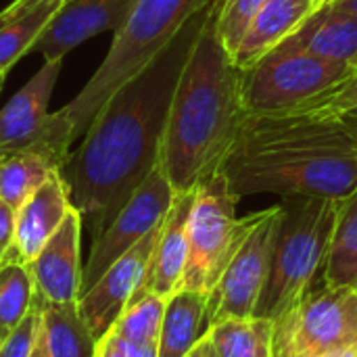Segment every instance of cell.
I'll return each mask as SVG.
<instances>
[{
	"instance_id": "1",
	"label": "cell",
	"mask_w": 357,
	"mask_h": 357,
	"mask_svg": "<svg viewBox=\"0 0 357 357\" xmlns=\"http://www.w3.org/2000/svg\"><path fill=\"white\" fill-rule=\"evenodd\" d=\"M209 8L113 92L88 126L82 146L63 163L71 203L90 226L92 241L159 165L172 98Z\"/></svg>"
},
{
	"instance_id": "2",
	"label": "cell",
	"mask_w": 357,
	"mask_h": 357,
	"mask_svg": "<svg viewBox=\"0 0 357 357\" xmlns=\"http://www.w3.org/2000/svg\"><path fill=\"white\" fill-rule=\"evenodd\" d=\"M222 172L238 199L343 201L357 190V136L337 113L247 115Z\"/></svg>"
},
{
	"instance_id": "3",
	"label": "cell",
	"mask_w": 357,
	"mask_h": 357,
	"mask_svg": "<svg viewBox=\"0 0 357 357\" xmlns=\"http://www.w3.org/2000/svg\"><path fill=\"white\" fill-rule=\"evenodd\" d=\"M215 0L178 79L161 144L159 165L176 195L192 192L222 172L241 126L243 71L220 40Z\"/></svg>"
},
{
	"instance_id": "4",
	"label": "cell",
	"mask_w": 357,
	"mask_h": 357,
	"mask_svg": "<svg viewBox=\"0 0 357 357\" xmlns=\"http://www.w3.org/2000/svg\"><path fill=\"white\" fill-rule=\"evenodd\" d=\"M215 0H136L126 21L115 29L107 56L86 82L82 92L48 115L44 142L61 163L71 144L86 134L102 105L128 79L140 73L184 27Z\"/></svg>"
},
{
	"instance_id": "5",
	"label": "cell",
	"mask_w": 357,
	"mask_h": 357,
	"mask_svg": "<svg viewBox=\"0 0 357 357\" xmlns=\"http://www.w3.org/2000/svg\"><path fill=\"white\" fill-rule=\"evenodd\" d=\"M339 205L316 197L280 201L272 266L255 316L278 320L322 278Z\"/></svg>"
},
{
	"instance_id": "6",
	"label": "cell",
	"mask_w": 357,
	"mask_h": 357,
	"mask_svg": "<svg viewBox=\"0 0 357 357\" xmlns=\"http://www.w3.org/2000/svg\"><path fill=\"white\" fill-rule=\"evenodd\" d=\"M238 201L224 172L195 188L188 215V257L180 289L207 297L215 291L247 230V215H236Z\"/></svg>"
},
{
	"instance_id": "7",
	"label": "cell",
	"mask_w": 357,
	"mask_h": 357,
	"mask_svg": "<svg viewBox=\"0 0 357 357\" xmlns=\"http://www.w3.org/2000/svg\"><path fill=\"white\" fill-rule=\"evenodd\" d=\"M356 65L307 52L272 50L249 69H241L247 115L297 111L345 82Z\"/></svg>"
},
{
	"instance_id": "8",
	"label": "cell",
	"mask_w": 357,
	"mask_h": 357,
	"mask_svg": "<svg viewBox=\"0 0 357 357\" xmlns=\"http://www.w3.org/2000/svg\"><path fill=\"white\" fill-rule=\"evenodd\" d=\"M343 347H357V289L320 278L274 320V357H318Z\"/></svg>"
},
{
	"instance_id": "9",
	"label": "cell",
	"mask_w": 357,
	"mask_h": 357,
	"mask_svg": "<svg viewBox=\"0 0 357 357\" xmlns=\"http://www.w3.org/2000/svg\"><path fill=\"white\" fill-rule=\"evenodd\" d=\"M278 220L280 203L247 215L243 243L228 264L215 291L209 295L211 324L226 318L255 316V307L266 289L272 266Z\"/></svg>"
},
{
	"instance_id": "10",
	"label": "cell",
	"mask_w": 357,
	"mask_h": 357,
	"mask_svg": "<svg viewBox=\"0 0 357 357\" xmlns=\"http://www.w3.org/2000/svg\"><path fill=\"white\" fill-rule=\"evenodd\" d=\"M174 199L176 192L161 165H157L111 220V224L92 241L90 255L82 272L79 295H84L121 255H126L132 247H136L144 236L163 224L174 205Z\"/></svg>"
},
{
	"instance_id": "11",
	"label": "cell",
	"mask_w": 357,
	"mask_h": 357,
	"mask_svg": "<svg viewBox=\"0 0 357 357\" xmlns=\"http://www.w3.org/2000/svg\"><path fill=\"white\" fill-rule=\"evenodd\" d=\"M159 230L161 226L121 255L84 295H79V314L96 341L113 328L117 318L144 287Z\"/></svg>"
},
{
	"instance_id": "12",
	"label": "cell",
	"mask_w": 357,
	"mask_h": 357,
	"mask_svg": "<svg viewBox=\"0 0 357 357\" xmlns=\"http://www.w3.org/2000/svg\"><path fill=\"white\" fill-rule=\"evenodd\" d=\"M63 59L44 61L27 84L0 109V159L21 151L44 157V134L48 128V102L61 73ZM50 159V157H48Z\"/></svg>"
},
{
	"instance_id": "13",
	"label": "cell",
	"mask_w": 357,
	"mask_h": 357,
	"mask_svg": "<svg viewBox=\"0 0 357 357\" xmlns=\"http://www.w3.org/2000/svg\"><path fill=\"white\" fill-rule=\"evenodd\" d=\"M82 215L73 207L61 228L42 247L29 266L36 301L42 303H69L79 299L82 287Z\"/></svg>"
},
{
	"instance_id": "14",
	"label": "cell",
	"mask_w": 357,
	"mask_h": 357,
	"mask_svg": "<svg viewBox=\"0 0 357 357\" xmlns=\"http://www.w3.org/2000/svg\"><path fill=\"white\" fill-rule=\"evenodd\" d=\"M134 2L136 0H65L31 50L42 54L44 61L65 59L77 44L102 31H115L126 21Z\"/></svg>"
},
{
	"instance_id": "15",
	"label": "cell",
	"mask_w": 357,
	"mask_h": 357,
	"mask_svg": "<svg viewBox=\"0 0 357 357\" xmlns=\"http://www.w3.org/2000/svg\"><path fill=\"white\" fill-rule=\"evenodd\" d=\"M71 209L73 203L69 188L59 169L17 209L15 238L8 259L31 264L42 247L61 228Z\"/></svg>"
},
{
	"instance_id": "16",
	"label": "cell",
	"mask_w": 357,
	"mask_h": 357,
	"mask_svg": "<svg viewBox=\"0 0 357 357\" xmlns=\"http://www.w3.org/2000/svg\"><path fill=\"white\" fill-rule=\"evenodd\" d=\"M192 195L195 190L176 195L174 205L161 224L153 261L140 293H153L167 299L182 287L188 257V215L192 207Z\"/></svg>"
},
{
	"instance_id": "17",
	"label": "cell",
	"mask_w": 357,
	"mask_h": 357,
	"mask_svg": "<svg viewBox=\"0 0 357 357\" xmlns=\"http://www.w3.org/2000/svg\"><path fill=\"white\" fill-rule=\"evenodd\" d=\"M274 50L307 52L357 67V17L335 6H322Z\"/></svg>"
},
{
	"instance_id": "18",
	"label": "cell",
	"mask_w": 357,
	"mask_h": 357,
	"mask_svg": "<svg viewBox=\"0 0 357 357\" xmlns=\"http://www.w3.org/2000/svg\"><path fill=\"white\" fill-rule=\"evenodd\" d=\"M312 13L310 0H266L251 19L232 61L238 69H249L278 48Z\"/></svg>"
},
{
	"instance_id": "19",
	"label": "cell",
	"mask_w": 357,
	"mask_h": 357,
	"mask_svg": "<svg viewBox=\"0 0 357 357\" xmlns=\"http://www.w3.org/2000/svg\"><path fill=\"white\" fill-rule=\"evenodd\" d=\"M209 328V297L197 291L178 289L165 301L157 357H186Z\"/></svg>"
},
{
	"instance_id": "20",
	"label": "cell",
	"mask_w": 357,
	"mask_h": 357,
	"mask_svg": "<svg viewBox=\"0 0 357 357\" xmlns=\"http://www.w3.org/2000/svg\"><path fill=\"white\" fill-rule=\"evenodd\" d=\"M36 305L40 310V328L48 345L50 357H94L98 341L86 326L77 301H36Z\"/></svg>"
},
{
	"instance_id": "21",
	"label": "cell",
	"mask_w": 357,
	"mask_h": 357,
	"mask_svg": "<svg viewBox=\"0 0 357 357\" xmlns=\"http://www.w3.org/2000/svg\"><path fill=\"white\" fill-rule=\"evenodd\" d=\"M207 335L220 357H274V320L226 318L211 324Z\"/></svg>"
},
{
	"instance_id": "22",
	"label": "cell",
	"mask_w": 357,
	"mask_h": 357,
	"mask_svg": "<svg viewBox=\"0 0 357 357\" xmlns=\"http://www.w3.org/2000/svg\"><path fill=\"white\" fill-rule=\"evenodd\" d=\"M322 280L328 287L357 289V190L339 205Z\"/></svg>"
},
{
	"instance_id": "23",
	"label": "cell",
	"mask_w": 357,
	"mask_h": 357,
	"mask_svg": "<svg viewBox=\"0 0 357 357\" xmlns=\"http://www.w3.org/2000/svg\"><path fill=\"white\" fill-rule=\"evenodd\" d=\"M61 167L33 151L13 153L0 159V199L15 211Z\"/></svg>"
},
{
	"instance_id": "24",
	"label": "cell",
	"mask_w": 357,
	"mask_h": 357,
	"mask_svg": "<svg viewBox=\"0 0 357 357\" xmlns=\"http://www.w3.org/2000/svg\"><path fill=\"white\" fill-rule=\"evenodd\" d=\"M61 4V0H46L31 6L21 17L0 23V73H8L10 67L33 48Z\"/></svg>"
},
{
	"instance_id": "25",
	"label": "cell",
	"mask_w": 357,
	"mask_h": 357,
	"mask_svg": "<svg viewBox=\"0 0 357 357\" xmlns=\"http://www.w3.org/2000/svg\"><path fill=\"white\" fill-rule=\"evenodd\" d=\"M36 305V284L27 264L6 259L0 264V343L25 320Z\"/></svg>"
},
{
	"instance_id": "26",
	"label": "cell",
	"mask_w": 357,
	"mask_h": 357,
	"mask_svg": "<svg viewBox=\"0 0 357 357\" xmlns=\"http://www.w3.org/2000/svg\"><path fill=\"white\" fill-rule=\"evenodd\" d=\"M165 301L153 293H140L132 299V303L123 310V314L113 324L111 333L121 341L140 347V349H157Z\"/></svg>"
},
{
	"instance_id": "27",
	"label": "cell",
	"mask_w": 357,
	"mask_h": 357,
	"mask_svg": "<svg viewBox=\"0 0 357 357\" xmlns=\"http://www.w3.org/2000/svg\"><path fill=\"white\" fill-rule=\"evenodd\" d=\"M266 0H220L218 4V15H215V25L222 44L230 54L236 52L251 19L255 13L261 8Z\"/></svg>"
},
{
	"instance_id": "28",
	"label": "cell",
	"mask_w": 357,
	"mask_h": 357,
	"mask_svg": "<svg viewBox=\"0 0 357 357\" xmlns=\"http://www.w3.org/2000/svg\"><path fill=\"white\" fill-rule=\"evenodd\" d=\"M40 328V310L33 305V310L25 316V320L0 343V357H29L36 337Z\"/></svg>"
},
{
	"instance_id": "29",
	"label": "cell",
	"mask_w": 357,
	"mask_h": 357,
	"mask_svg": "<svg viewBox=\"0 0 357 357\" xmlns=\"http://www.w3.org/2000/svg\"><path fill=\"white\" fill-rule=\"evenodd\" d=\"M357 105V67L351 71V75L341 82L337 88H333L328 94H324L322 98L314 100L312 105H305L301 109H314V111H322V113H339L343 109L356 107Z\"/></svg>"
},
{
	"instance_id": "30",
	"label": "cell",
	"mask_w": 357,
	"mask_h": 357,
	"mask_svg": "<svg viewBox=\"0 0 357 357\" xmlns=\"http://www.w3.org/2000/svg\"><path fill=\"white\" fill-rule=\"evenodd\" d=\"M94 357H157V349L134 347L109 331L102 339H98Z\"/></svg>"
},
{
	"instance_id": "31",
	"label": "cell",
	"mask_w": 357,
	"mask_h": 357,
	"mask_svg": "<svg viewBox=\"0 0 357 357\" xmlns=\"http://www.w3.org/2000/svg\"><path fill=\"white\" fill-rule=\"evenodd\" d=\"M15 215L17 211L0 199V264H4L13 249L15 238Z\"/></svg>"
},
{
	"instance_id": "32",
	"label": "cell",
	"mask_w": 357,
	"mask_h": 357,
	"mask_svg": "<svg viewBox=\"0 0 357 357\" xmlns=\"http://www.w3.org/2000/svg\"><path fill=\"white\" fill-rule=\"evenodd\" d=\"M40 2H46V0H13L6 8L0 10V23H2V21H10V19L21 17L23 13H27L31 6H36V4H40ZM61 2H65V0H61Z\"/></svg>"
},
{
	"instance_id": "33",
	"label": "cell",
	"mask_w": 357,
	"mask_h": 357,
	"mask_svg": "<svg viewBox=\"0 0 357 357\" xmlns=\"http://www.w3.org/2000/svg\"><path fill=\"white\" fill-rule=\"evenodd\" d=\"M186 357H220V354L215 351V347H213L209 335H205V337L190 349V354Z\"/></svg>"
},
{
	"instance_id": "34",
	"label": "cell",
	"mask_w": 357,
	"mask_h": 357,
	"mask_svg": "<svg viewBox=\"0 0 357 357\" xmlns=\"http://www.w3.org/2000/svg\"><path fill=\"white\" fill-rule=\"evenodd\" d=\"M341 119H343V123L354 132L357 136V105L356 107H349V109H343V111H339L337 113Z\"/></svg>"
},
{
	"instance_id": "35",
	"label": "cell",
	"mask_w": 357,
	"mask_h": 357,
	"mask_svg": "<svg viewBox=\"0 0 357 357\" xmlns=\"http://www.w3.org/2000/svg\"><path fill=\"white\" fill-rule=\"evenodd\" d=\"M29 357H50L48 345H46L44 335H42V328H38V337H36V343H33V349H31V356Z\"/></svg>"
},
{
	"instance_id": "36",
	"label": "cell",
	"mask_w": 357,
	"mask_h": 357,
	"mask_svg": "<svg viewBox=\"0 0 357 357\" xmlns=\"http://www.w3.org/2000/svg\"><path fill=\"white\" fill-rule=\"evenodd\" d=\"M326 6H335V8H341L345 13H351L357 17V0H337L333 4H326Z\"/></svg>"
},
{
	"instance_id": "37",
	"label": "cell",
	"mask_w": 357,
	"mask_h": 357,
	"mask_svg": "<svg viewBox=\"0 0 357 357\" xmlns=\"http://www.w3.org/2000/svg\"><path fill=\"white\" fill-rule=\"evenodd\" d=\"M318 357H357V347H343V349H335Z\"/></svg>"
},
{
	"instance_id": "38",
	"label": "cell",
	"mask_w": 357,
	"mask_h": 357,
	"mask_svg": "<svg viewBox=\"0 0 357 357\" xmlns=\"http://www.w3.org/2000/svg\"><path fill=\"white\" fill-rule=\"evenodd\" d=\"M310 2H312V6H314V10H318V8L322 6V2H324V0H310Z\"/></svg>"
},
{
	"instance_id": "39",
	"label": "cell",
	"mask_w": 357,
	"mask_h": 357,
	"mask_svg": "<svg viewBox=\"0 0 357 357\" xmlns=\"http://www.w3.org/2000/svg\"><path fill=\"white\" fill-rule=\"evenodd\" d=\"M4 79H6V73H0V90H2V84H4Z\"/></svg>"
},
{
	"instance_id": "40",
	"label": "cell",
	"mask_w": 357,
	"mask_h": 357,
	"mask_svg": "<svg viewBox=\"0 0 357 357\" xmlns=\"http://www.w3.org/2000/svg\"><path fill=\"white\" fill-rule=\"evenodd\" d=\"M333 2H337V0H324V2H322V6H326V4H333ZM322 6H320V8H322Z\"/></svg>"
}]
</instances>
